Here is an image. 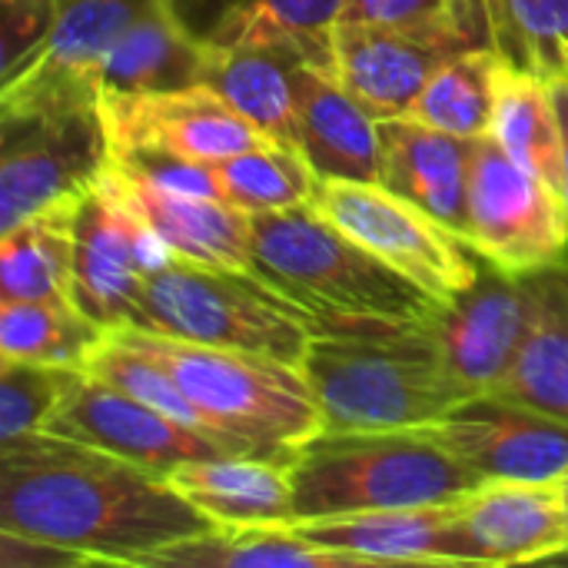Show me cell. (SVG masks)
I'll return each mask as SVG.
<instances>
[{"instance_id": "6da1fadb", "label": "cell", "mask_w": 568, "mask_h": 568, "mask_svg": "<svg viewBox=\"0 0 568 568\" xmlns=\"http://www.w3.org/2000/svg\"><path fill=\"white\" fill-rule=\"evenodd\" d=\"M0 529L60 542L93 566L146 568L213 523L166 476L37 429L0 439Z\"/></svg>"}, {"instance_id": "7a4b0ae2", "label": "cell", "mask_w": 568, "mask_h": 568, "mask_svg": "<svg viewBox=\"0 0 568 568\" xmlns=\"http://www.w3.org/2000/svg\"><path fill=\"white\" fill-rule=\"evenodd\" d=\"M323 429H423L466 399L423 320H320L303 363Z\"/></svg>"}, {"instance_id": "3957f363", "label": "cell", "mask_w": 568, "mask_h": 568, "mask_svg": "<svg viewBox=\"0 0 568 568\" xmlns=\"http://www.w3.org/2000/svg\"><path fill=\"white\" fill-rule=\"evenodd\" d=\"M293 526L456 503L486 479L423 429H323L290 456Z\"/></svg>"}, {"instance_id": "277c9868", "label": "cell", "mask_w": 568, "mask_h": 568, "mask_svg": "<svg viewBox=\"0 0 568 568\" xmlns=\"http://www.w3.org/2000/svg\"><path fill=\"white\" fill-rule=\"evenodd\" d=\"M250 270L316 320L406 323L443 303L343 233L313 203L253 213Z\"/></svg>"}, {"instance_id": "5b68a950", "label": "cell", "mask_w": 568, "mask_h": 568, "mask_svg": "<svg viewBox=\"0 0 568 568\" xmlns=\"http://www.w3.org/2000/svg\"><path fill=\"white\" fill-rule=\"evenodd\" d=\"M110 336L160 363L223 433L250 443L263 456L290 459L296 446L323 433L320 406L300 366L246 349L186 343L140 326H116Z\"/></svg>"}, {"instance_id": "8992f818", "label": "cell", "mask_w": 568, "mask_h": 568, "mask_svg": "<svg viewBox=\"0 0 568 568\" xmlns=\"http://www.w3.org/2000/svg\"><path fill=\"white\" fill-rule=\"evenodd\" d=\"M126 326L300 366L320 320L253 270L173 256L143 280L133 323Z\"/></svg>"}, {"instance_id": "52a82bcc", "label": "cell", "mask_w": 568, "mask_h": 568, "mask_svg": "<svg viewBox=\"0 0 568 568\" xmlns=\"http://www.w3.org/2000/svg\"><path fill=\"white\" fill-rule=\"evenodd\" d=\"M103 100L0 106V233L87 190L106 166Z\"/></svg>"}, {"instance_id": "ba28073f", "label": "cell", "mask_w": 568, "mask_h": 568, "mask_svg": "<svg viewBox=\"0 0 568 568\" xmlns=\"http://www.w3.org/2000/svg\"><path fill=\"white\" fill-rule=\"evenodd\" d=\"M310 203L436 300L459 296L479 276L483 256L459 233L383 183L320 180Z\"/></svg>"}, {"instance_id": "9c48e42d", "label": "cell", "mask_w": 568, "mask_h": 568, "mask_svg": "<svg viewBox=\"0 0 568 568\" xmlns=\"http://www.w3.org/2000/svg\"><path fill=\"white\" fill-rule=\"evenodd\" d=\"M469 246L516 276L552 270L568 256L562 196L539 173L516 163L493 136L473 143Z\"/></svg>"}, {"instance_id": "30bf717a", "label": "cell", "mask_w": 568, "mask_h": 568, "mask_svg": "<svg viewBox=\"0 0 568 568\" xmlns=\"http://www.w3.org/2000/svg\"><path fill=\"white\" fill-rule=\"evenodd\" d=\"M166 243L103 173L80 193L73 223V303L103 329L133 323L143 280L170 263Z\"/></svg>"}, {"instance_id": "8fae6325", "label": "cell", "mask_w": 568, "mask_h": 568, "mask_svg": "<svg viewBox=\"0 0 568 568\" xmlns=\"http://www.w3.org/2000/svg\"><path fill=\"white\" fill-rule=\"evenodd\" d=\"M532 283L483 256L469 290L436 303L423 326L436 343L443 369L469 396L493 393L513 369L532 323Z\"/></svg>"}, {"instance_id": "7c38bea8", "label": "cell", "mask_w": 568, "mask_h": 568, "mask_svg": "<svg viewBox=\"0 0 568 568\" xmlns=\"http://www.w3.org/2000/svg\"><path fill=\"white\" fill-rule=\"evenodd\" d=\"M426 429L486 483H562L568 473V423L499 393L469 396Z\"/></svg>"}, {"instance_id": "4fadbf2b", "label": "cell", "mask_w": 568, "mask_h": 568, "mask_svg": "<svg viewBox=\"0 0 568 568\" xmlns=\"http://www.w3.org/2000/svg\"><path fill=\"white\" fill-rule=\"evenodd\" d=\"M43 433L87 443L116 459L136 463L150 473L170 476L190 459L236 456L220 443L200 436L196 429L156 413L153 406L133 399L130 393L83 373L80 383L63 396V403L43 423Z\"/></svg>"}, {"instance_id": "5bb4252c", "label": "cell", "mask_w": 568, "mask_h": 568, "mask_svg": "<svg viewBox=\"0 0 568 568\" xmlns=\"http://www.w3.org/2000/svg\"><path fill=\"white\" fill-rule=\"evenodd\" d=\"M568 489L562 483H483L456 503V566H523L566 559Z\"/></svg>"}, {"instance_id": "9a60e30c", "label": "cell", "mask_w": 568, "mask_h": 568, "mask_svg": "<svg viewBox=\"0 0 568 568\" xmlns=\"http://www.w3.org/2000/svg\"><path fill=\"white\" fill-rule=\"evenodd\" d=\"M103 126L110 153L163 150L206 163L266 143L246 116L203 83L156 93H103Z\"/></svg>"}, {"instance_id": "2e32d148", "label": "cell", "mask_w": 568, "mask_h": 568, "mask_svg": "<svg viewBox=\"0 0 568 568\" xmlns=\"http://www.w3.org/2000/svg\"><path fill=\"white\" fill-rule=\"evenodd\" d=\"M163 0H60L47 43L0 83V106L103 100L100 60Z\"/></svg>"}, {"instance_id": "e0dca14e", "label": "cell", "mask_w": 568, "mask_h": 568, "mask_svg": "<svg viewBox=\"0 0 568 568\" xmlns=\"http://www.w3.org/2000/svg\"><path fill=\"white\" fill-rule=\"evenodd\" d=\"M483 50L459 30H403L373 23H339L333 43V77L376 116H406L429 77L456 53Z\"/></svg>"}, {"instance_id": "ac0fdd59", "label": "cell", "mask_w": 568, "mask_h": 568, "mask_svg": "<svg viewBox=\"0 0 568 568\" xmlns=\"http://www.w3.org/2000/svg\"><path fill=\"white\" fill-rule=\"evenodd\" d=\"M346 0H163L203 50L273 47L333 73V43Z\"/></svg>"}, {"instance_id": "d6986e66", "label": "cell", "mask_w": 568, "mask_h": 568, "mask_svg": "<svg viewBox=\"0 0 568 568\" xmlns=\"http://www.w3.org/2000/svg\"><path fill=\"white\" fill-rule=\"evenodd\" d=\"M379 183L469 243V163L476 140L436 130L413 116L379 120Z\"/></svg>"}, {"instance_id": "ffe728a7", "label": "cell", "mask_w": 568, "mask_h": 568, "mask_svg": "<svg viewBox=\"0 0 568 568\" xmlns=\"http://www.w3.org/2000/svg\"><path fill=\"white\" fill-rule=\"evenodd\" d=\"M296 150L320 180L379 183V120L326 70L296 67Z\"/></svg>"}, {"instance_id": "44dd1931", "label": "cell", "mask_w": 568, "mask_h": 568, "mask_svg": "<svg viewBox=\"0 0 568 568\" xmlns=\"http://www.w3.org/2000/svg\"><path fill=\"white\" fill-rule=\"evenodd\" d=\"M106 176L143 223L166 243L176 260L250 270L253 263V213L206 196H183L150 186L106 160Z\"/></svg>"}, {"instance_id": "7402d4cb", "label": "cell", "mask_w": 568, "mask_h": 568, "mask_svg": "<svg viewBox=\"0 0 568 568\" xmlns=\"http://www.w3.org/2000/svg\"><path fill=\"white\" fill-rule=\"evenodd\" d=\"M166 479L213 526H293L290 459L210 456L176 466Z\"/></svg>"}, {"instance_id": "603a6c76", "label": "cell", "mask_w": 568, "mask_h": 568, "mask_svg": "<svg viewBox=\"0 0 568 568\" xmlns=\"http://www.w3.org/2000/svg\"><path fill=\"white\" fill-rule=\"evenodd\" d=\"M459 503V499H456ZM456 503L379 509L336 519H310L293 529L310 542L359 556L366 568L379 566H456L453 559V516Z\"/></svg>"}, {"instance_id": "cb8c5ba5", "label": "cell", "mask_w": 568, "mask_h": 568, "mask_svg": "<svg viewBox=\"0 0 568 568\" xmlns=\"http://www.w3.org/2000/svg\"><path fill=\"white\" fill-rule=\"evenodd\" d=\"M529 283L532 323L513 369L493 393L568 423V266L529 273Z\"/></svg>"}, {"instance_id": "d4e9b609", "label": "cell", "mask_w": 568, "mask_h": 568, "mask_svg": "<svg viewBox=\"0 0 568 568\" xmlns=\"http://www.w3.org/2000/svg\"><path fill=\"white\" fill-rule=\"evenodd\" d=\"M303 60L273 47L206 50L200 83L220 93L266 140L296 146V67Z\"/></svg>"}, {"instance_id": "484cf974", "label": "cell", "mask_w": 568, "mask_h": 568, "mask_svg": "<svg viewBox=\"0 0 568 568\" xmlns=\"http://www.w3.org/2000/svg\"><path fill=\"white\" fill-rule=\"evenodd\" d=\"M479 47L542 80H568V0H456Z\"/></svg>"}, {"instance_id": "4316f807", "label": "cell", "mask_w": 568, "mask_h": 568, "mask_svg": "<svg viewBox=\"0 0 568 568\" xmlns=\"http://www.w3.org/2000/svg\"><path fill=\"white\" fill-rule=\"evenodd\" d=\"M80 193L53 200L0 233V300L73 303V223Z\"/></svg>"}, {"instance_id": "83f0119b", "label": "cell", "mask_w": 568, "mask_h": 568, "mask_svg": "<svg viewBox=\"0 0 568 568\" xmlns=\"http://www.w3.org/2000/svg\"><path fill=\"white\" fill-rule=\"evenodd\" d=\"M146 568H366V562L316 546L293 526H213L156 552Z\"/></svg>"}, {"instance_id": "f1b7e54d", "label": "cell", "mask_w": 568, "mask_h": 568, "mask_svg": "<svg viewBox=\"0 0 568 568\" xmlns=\"http://www.w3.org/2000/svg\"><path fill=\"white\" fill-rule=\"evenodd\" d=\"M206 50L160 3L140 17L100 60L103 93H156L193 87L203 77Z\"/></svg>"}, {"instance_id": "f546056e", "label": "cell", "mask_w": 568, "mask_h": 568, "mask_svg": "<svg viewBox=\"0 0 568 568\" xmlns=\"http://www.w3.org/2000/svg\"><path fill=\"white\" fill-rule=\"evenodd\" d=\"M106 333L70 300H0L3 359L87 369Z\"/></svg>"}, {"instance_id": "4dcf8cb0", "label": "cell", "mask_w": 568, "mask_h": 568, "mask_svg": "<svg viewBox=\"0 0 568 568\" xmlns=\"http://www.w3.org/2000/svg\"><path fill=\"white\" fill-rule=\"evenodd\" d=\"M516 163L539 173L559 193L562 126L549 80L532 70L503 63L496 90V116L489 133Z\"/></svg>"}, {"instance_id": "1f68e13d", "label": "cell", "mask_w": 568, "mask_h": 568, "mask_svg": "<svg viewBox=\"0 0 568 568\" xmlns=\"http://www.w3.org/2000/svg\"><path fill=\"white\" fill-rule=\"evenodd\" d=\"M503 63L506 60L489 47L449 57L429 77V83L423 87V93L416 97L406 116L466 140L489 136Z\"/></svg>"}, {"instance_id": "d6a6232c", "label": "cell", "mask_w": 568, "mask_h": 568, "mask_svg": "<svg viewBox=\"0 0 568 568\" xmlns=\"http://www.w3.org/2000/svg\"><path fill=\"white\" fill-rule=\"evenodd\" d=\"M87 373L97 376V379H103V383H110V386H116V389H123V393H130L133 399L153 406L156 413H163V416H170V419H176V423L196 429L200 436L220 443L226 453H236V456H263V453L253 449L250 443H243V439L223 433V429H220V426H216V423H213V419H210V416H206L180 386H176V379H173L160 363H153L150 356H143V353L123 346V343L113 339L110 333H106V339L97 346V353L90 356ZM270 459H273V456H270Z\"/></svg>"}, {"instance_id": "836d02e7", "label": "cell", "mask_w": 568, "mask_h": 568, "mask_svg": "<svg viewBox=\"0 0 568 568\" xmlns=\"http://www.w3.org/2000/svg\"><path fill=\"white\" fill-rule=\"evenodd\" d=\"M216 173L223 183V200L246 213H273L310 203L320 186L310 160L296 146L276 140L220 160Z\"/></svg>"}, {"instance_id": "e575fe53", "label": "cell", "mask_w": 568, "mask_h": 568, "mask_svg": "<svg viewBox=\"0 0 568 568\" xmlns=\"http://www.w3.org/2000/svg\"><path fill=\"white\" fill-rule=\"evenodd\" d=\"M87 369L37 366L0 356V439H17L43 429L50 413L80 383Z\"/></svg>"}, {"instance_id": "d590c367", "label": "cell", "mask_w": 568, "mask_h": 568, "mask_svg": "<svg viewBox=\"0 0 568 568\" xmlns=\"http://www.w3.org/2000/svg\"><path fill=\"white\" fill-rule=\"evenodd\" d=\"M110 163L150 186L166 190V193L223 200V183H220L216 163H206V160L163 153V150H120V153H110Z\"/></svg>"}, {"instance_id": "8d00e7d4", "label": "cell", "mask_w": 568, "mask_h": 568, "mask_svg": "<svg viewBox=\"0 0 568 568\" xmlns=\"http://www.w3.org/2000/svg\"><path fill=\"white\" fill-rule=\"evenodd\" d=\"M57 3L60 0H0V83L47 43Z\"/></svg>"}, {"instance_id": "74e56055", "label": "cell", "mask_w": 568, "mask_h": 568, "mask_svg": "<svg viewBox=\"0 0 568 568\" xmlns=\"http://www.w3.org/2000/svg\"><path fill=\"white\" fill-rule=\"evenodd\" d=\"M339 23H373V27H403V30H459L466 40H473L459 20L456 0H346Z\"/></svg>"}, {"instance_id": "f35d334b", "label": "cell", "mask_w": 568, "mask_h": 568, "mask_svg": "<svg viewBox=\"0 0 568 568\" xmlns=\"http://www.w3.org/2000/svg\"><path fill=\"white\" fill-rule=\"evenodd\" d=\"M93 559L50 539L0 529V568H90Z\"/></svg>"}, {"instance_id": "ab89813d", "label": "cell", "mask_w": 568, "mask_h": 568, "mask_svg": "<svg viewBox=\"0 0 568 568\" xmlns=\"http://www.w3.org/2000/svg\"><path fill=\"white\" fill-rule=\"evenodd\" d=\"M552 87V100H556V113H559V126H562V166H559V196L566 206L568 216V80H556Z\"/></svg>"}, {"instance_id": "60d3db41", "label": "cell", "mask_w": 568, "mask_h": 568, "mask_svg": "<svg viewBox=\"0 0 568 568\" xmlns=\"http://www.w3.org/2000/svg\"><path fill=\"white\" fill-rule=\"evenodd\" d=\"M562 486H566V489H568V473H566V479H562Z\"/></svg>"}, {"instance_id": "b9f144b4", "label": "cell", "mask_w": 568, "mask_h": 568, "mask_svg": "<svg viewBox=\"0 0 568 568\" xmlns=\"http://www.w3.org/2000/svg\"><path fill=\"white\" fill-rule=\"evenodd\" d=\"M562 263H566V266H568V256H566V260H562Z\"/></svg>"}, {"instance_id": "7bdbcfd3", "label": "cell", "mask_w": 568, "mask_h": 568, "mask_svg": "<svg viewBox=\"0 0 568 568\" xmlns=\"http://www.w3.org/2000/svg\"><path fill=\"white\" fill-rule=\"evenodd\" d=\"M566 559H568V552H566Z\"/></svg>"}]
</instances>
